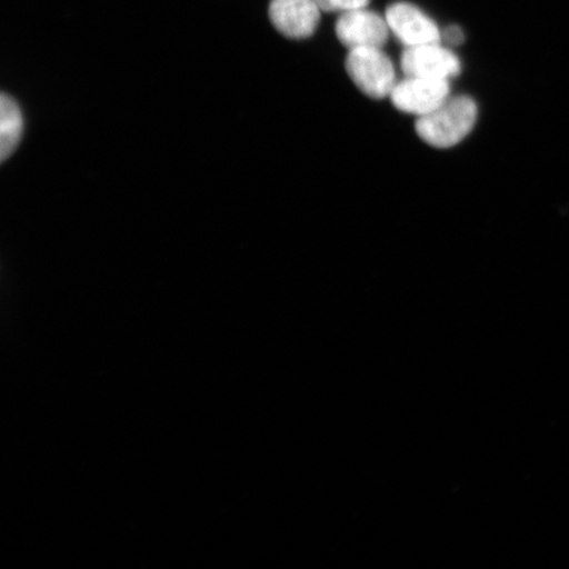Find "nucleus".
Returning a JSON list of instances; mask_svg holds the SVG:
<instances>
[{"label":"nucleus","instance_id":"obj_3","mask_svg":"<svg viewBox=\"0 0 569 569\" xmlns=\"http://www.w3.org/2000/svg\"><path fill=\"white\" fill-rule=\"evenodd\" d=\"M450 92V81L405 76L402 81L397 82L389 98L397 110L421 118L442 104Z\"/></svg>","mask_w":569,"mask_h":569},{"label":"nucleus","instance_id":"obj_4","mask_svg":"<svg viewBox=\"0 0 569 569\" xmlns=\"http://www.w3.org/2000/svg\"><path fill=\"white\" fill-rule=\"evenodd\" d=\"M386 17L368 10L367 7L340 13L336 33L348 51L358 48H382L389 38Z\"/></svg>","mask_w":569,"mask_h":569},{"label":"nucleus","instance_id":"obj_7","mask_svg":"<svg viewBox=\"0 0 569 569\" xmlns=\"http://www.w3.org/2000/svg\"><path fill=\"white\" fill-rule=\"evenodd\" d=\"M320 12L316 0H272L269 4V19L276 30L296 40L315 34Z\"/></svg>","mask_w":569,"mask_h":569},{"label":"nucleus","instance_id":"obj_8","mask_svg":"<svg viewBox=\"0 0 569 569\" xmlns=\"http://www.w3.org/2000/svg\"><path fill=\"white\" fill-rule=\"evenodd\" d=\"M23 128V113L16 99L2 94L0 98V160L6 161L17 151Z\"/></svg>","mask_w":569,"mask_h":569},{"label":"nucleus","instance_id":"obj_1","mask_svg":"<svg viewBox=\"0 0 569 569\" xmlns=\"http://www.w3.org/2000/svg\"><path fill=\"white\" fill-rule=\"evenodd\" d=\"M478 117V104L471 97L450 96L436 110L417 119L416 131L427 146L448 149L472 132Z\"/></svg>","mask_w":569,"mask_h":569},{"label":"nucleus","instance_id":"obj_2","mask_svg":"<svg viewBox=\"0 0 569 569\" xmlns=\"http://www.w3.org/2000/svg\"><path fill=\"white\" fill-rule=\"evenodd\" d=\"M348 77L362 94L377 99L388 98L397 84L396 69L381 48H358L348 51Z\"/></svg>","mask_w":569,"mask_h":569},{"label":"nucleus","instance_id":"obj_9","mask_svg":"<svg viewBox=\"0 0 569 569\" xmlns=\"http://www.w3.org/2000/svg\"><path fill=\"white\" fill-rule=\"evenodd\" d=\"M316 2L322 11L343 13L362 9V7H367L371 0H316Z\"/></svg>","mask_w":569,"mask_h":569},{"label":"nucleus","instance_id":"obj_6","mask_svg":"<svg viewBox=\"0 0 569 569\" xmlns=\"http://www.w3.org/2000/svg\"><path fill=\"white\" fill-rule=\"evenodd\" d=\"M386 18L389 30L405 48L442 42V31L436 21L408 2H397L388 7Z\"/></svg>","mask_w":569,"mask_h":569},{"label":"nucleus","instance_id":"obj_10","mask_svg":"<svg viewBox=\"0 0 569 569\" xmlns=\"http://www.w3.org/2000/svg\"><path fill=\"white\" fill-rule=\"evenodd\" d=\"M465 39V32L457 26L447 27L442 33V41L451 47L460 46Z\"/></svg>","mask_w":569,"mask_h":569},{"label":"nucleus","instance_id":"obj_5","mask_svg":"<svg viewBox=\"0 0 569 569\" xmlns=\"http://www.w3.org/2000/svg\"><path fill=\"white\" fill-rule=\"evenodd\" d=\"M405 76L433 78L450 81L461 73V62L443 42L405 48L401 57Z\"/></svg>","mask_w":569,"mask_h":569}]
</instances>
